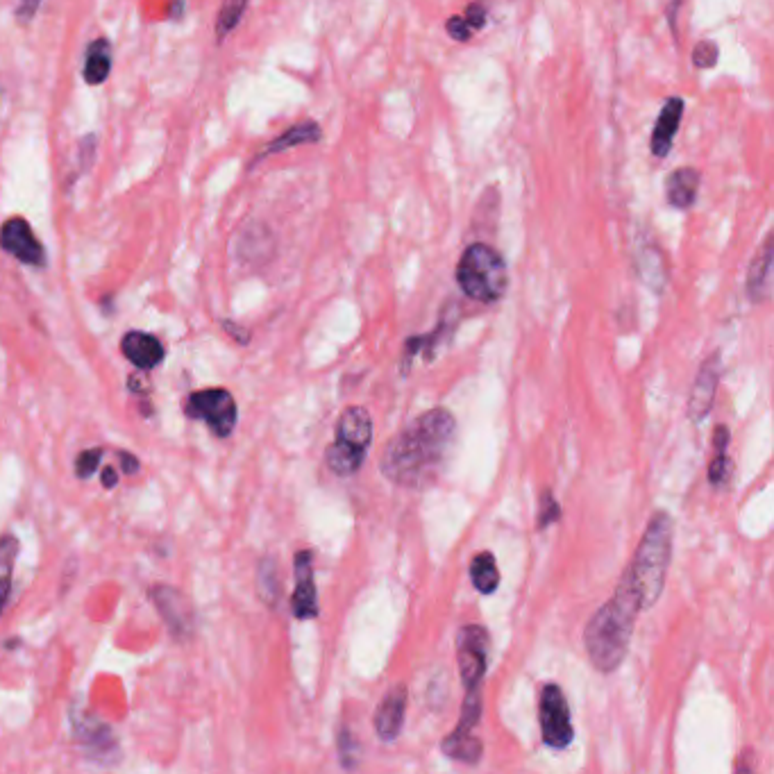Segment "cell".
<instances>
[{
  "mask_svg": "<svg viewBox=\"0 0 774 774\" xmlns=\"http://www.w3.org/2000/svg\"><path fill=\"white\" fill-rule=\"evenodd\" d=\"M457 436V420L448 409H432L386 443L382 475L407 489H423L439 477Z\"/></svg>",
  "mask_w": 774,
  "mask_h": 774,
  "instance_id": "obj_1",
  "label": "cell"
},
{
  "mask_svg": "<svg viewBox=\"0 0 774 774\" xmlns=\"http://www.w3.org/2000/svg\"><path fill=\"white\" fill-rule=\"evenodd\" d=\"M643 611V602L638 597L634 584L627 575H622L620 584L611 600L588 620L584 632V645L593 666L600 672H613L629 652L634 625L638 613Z\"/></svg>",
  "mask_w": 774,
  "mask_h": 774,
  "instance_id": "obj_2",
  "label": "cell"
},
{
  "mask_svg": "<svg viewBox=\"0 0 774 774\" xmlns=\"http://www.w3.org/2000/svg\"><path fill=\"white\" fill-rule=\"evenodd\" d=\"M672 557V520L668 513H654L647 525L643 541L638 545L632 566L625 570L634 584L643 609H652L666 586V575Z\"/></svg>",
  "mask_w": 774,
  "mask_h": 774,
  "instance_id": "obj_3",
  "label": "cell"
},
{
  "mask_svg": "<svg viewBox=\"0 0 774 774\" xmlns=\"http://www.w3.org/2000/svg\"><path fill=\"white\" fill-rule=\"evenodd\" d=\"M457 284L470 300L498 302L509 286L507 262L489 243L477 241L464 250L457 266Z\"/></svg>",
  "mask_w": 774,
  "mask_h": 774,
  "instance_id": "obj_4",
  "label": "cell"
},
{
  "mask_svg": "<svg viewBox=\"0 0 774 774\" xmlns=\"http://www.w3.org/2000/svg\"><path fill=\"white\" fill-rule=\"evenodd\" d=\"M184 414L205 420L216 436H230L237 425V402L225 389L196 391L184 402Z\"/></svg>",
  "mask_w": 774,
  "mask_h": 774,
  "instance_id": "obj_5",
  "label": "cell"
},
{
  "mask_svg": "<svg viewBox=\"0 0 774 774\" xmlns=\"http://www.w3.org/2000/svg\"><path fill=\"white\" fill-rule=\"evenodd\" d=\"M538 715H541L543 743L554 750H566L575 738V729H572L568 700L557 684L543 686Z\"/></svg>",
  "mask_w": 774,
  "mask_h": 774,
  "instance_id": "obj_6",
  "label": "cell"
},
{
  "mask_svg": "<svg viewBox=\"0 0 774 774\" xmlns=\"http://www.w3.org/2000/svg\"><path fill=\"white\" fill-rule=\"evenodd\" d=\"M457 659L466 691L479 688L486 675V659H489V632L479 625L461 629L457 638Z\"/></svg>",
  "mask_w": 774,
  "mask_h": 774,
  "instance_id": "obj_7",
  "label": "cell"
},
{
  "mask_svg": "<svg viewBox=\"0 0 774 774\" xmlns=\"http://www.w3.org/2000/svg\"><path fill=\"white\" fill-rule=\"evenodd\" d=\"M0 246L5 252H10L12 257L28 266H44L46 264V252L41 241L35 237L30 223L21 216H14L0 227Z\"/></svg>",
  "mask_w": 774,
  "mask_h": 774,
  "instance_id": "obj_8",
  "label": "cell"
},
{
  "mask_svg": "<svg viewBox=\"0 0 774 774\" xmlns=\"http://www.w3.org/2000/svg\"><path fill=\"white\" fill-rule=\"evenodd\" d=\"M405 713H407V686H395L391 688L382 704L375 711V734L380 736L384 743H391L400 736L402 725H405Z\"/></svg>",
  "mask_w": 774,
  "mask_h": 774,
  "instance_id": "obj_9",
  "label": "cell"
},
{
  "mask_svg": "<svg viewBox=\"0 0 774 774\" xmlns=\"http://www.w3.org/2000/svg\"><path fill=\"white\" fill-rule=\"evenodd\" d=\"M718 382H720V355H713L702 364L693 386L691 400H688V416H691V420H695V423H700V420L709 416L715 400V391H718Z\"/></svg>",
  "mask_w": 774,
  "mask_h": 774,
  "instance_id": "obj_10",
  "label": "cell"
},
{
  "mask_svg": "<svg viewBox=\"0 0 774 774\" xmlns=\"http://www.w3.org/2000/svg\"><path fill=\"white\" fill-rule=\"evenodd\" d=\"M293 616L300 620L316 618L318 597L314 584V568H311V552H300L296 557V591H293Z\"/></svg>",
  "mask_w": 774,
  "mask_h": 774,
  "instance_id": "obj_11",
  "label": "cell"
},
{
  "mask_svg": "<svg viewBox=\"0 0 774 774\" xmlns=\"http://www.w3.org/2000/svg\"><path fill=\"white\" fill-rule=\"evenodd\" d=\"M684 107H686L684 100H681L679 96H672L666 100V103H663L659 119H656V125H654L652 141H650L654 157L663 159V157L670 155L672 143H675L677 130H679V123H681V119H684Z\"/></svg>",
  "mask_w": 774,
  "mask_h": 774,
  "instance_id": "obj_12",
  "label": "cell"
},
{
  "mask_svg": "<svg viewBox=\"0 0 774 774\" xmlns=\"http://www.w3.org/2000/svg\"><path fill=\"white\" fill-rule=\"evenodd\" d=\"M121 350L125 359L134 364L137 368L150 370L157 364H162L164 359V346L155 339L153 334L146 332H128L121 341Z\"/></svg>",
  "mask_w": 774,
  "mask_h": 774,
  "instance_id": "obj_13",
  "label": "cell"
},
{
  "mask_svg": "<svg viewBox=\"0 0 774 774\" xmlns=\"http://www.w3.org/2000/svg\"><path fill=\"white\" fill-rule=\"evenodd\" d=\"M336 441L368 450L373 441V420L364 407H348L336 423Z\"/></svg>",
  "mask_w": 774,
  "mask_h": 774,
  "instance_id": "obj_14",
  "label": "cell"
},
{
  "mask_svg": "<svg viewBox=\"0 0 774 774\" xmlns=\"http://www.w3.org/2000/svg\"><path fill=\"white\" fill-rule=\"evenodd\" d=\"M700 171L693 166H684L672 171L666 180V200L675 209H691L700 193Z\"/></svg>",
  "mask_w": 774,
  "mask_h": 774,
  "instance_id": "obj_15",
  "label": "cell"
},
{
  "mask_svg": "<svg viewBox=\"0 0 774 774\" xmlns=\"http://www.w3.org/2000/svg\"><path fill=\"white\" fill-rule=\"evenodd\" d=\"M770 271H772V237L763 241V248L752 259L747 273V293L752 302H763L770 296Z\"/></svg>",
  "mask_w": 774,
  "mask_h": 774,
  "instance_id": "obj_16",
  "label": "cell"
},
{
  "mask_svg": "<svg viewBox=\"0 0 774 774\" xmlns=\"http://www.w3.org/2000/svg\"><path fill=\"white\" fill-rule=\"evenodd\" d=\"M323 137L321 132V125H318L316 121H302V123H296L291 125L289 130H286L284 134H280L275 141L268 143V146L259 153L257 159H264L268 155H277V153H284V150L289 148H296V146H307V143H318Z\"/></svg>",
  "mask_w": 774,
  "mask_h": 774,
  "instance_id": "obj_17",
  "label": "cell"
},
{
  "mask_svg": "<svg viewBox=\"0 0 774 774\" xmlns=\"http://www.w3.org/2000/svg\"><path fill=\"white\" fill-rule=\"evenodd\" d=\"M636 271L641 275V280L656 293H661L668 282L666 262H663L661 250L652 246V243H645V246L636 252Z\"/></svg>",
  "mask_w": 774,
  "mask_h": 774,
  "instance_id": "obj_18",
  "label": "cell"
},
{
  "mask_svg": "<svg viewBox=\"0 0 774 774\" xmlns=\"http://www.w3.org/2000/svg\"><path fill=\"white\" fill-rule=\"evenodd\" d=\"M327 466H330V470L334 475L339 477H350L355 475L357 470L361 468V464H364L366 459V450H359L355 448V445H348V443H341L336 441L327 448Z\"/></svg>",
  "mask_w": 774,
  "mask_h": 774,
  "instance_id": "obj_19",
  "label": "cell"
},
{
  "mask_svg": "<svg viewBox=\"0 0 774 774\" xmlns=\"http://www.w3.org/2000/svg\"><path fill=\"white\" fill-rule=\"evenodd\" d=\"M112 71V46L105 37L96 39L87 48V60H84V80L89 84H103Z\"/></svg>",
  "mask_w": 774,
  "mask_h": 774,
  "instance_id": "obj_20",
  "label": "cell"
},
{
  "mask_svg": "<svg viewBox=\"0 0 774 774\" xmlns=\"http://www.w3.org/2000/svg\"><path fill=\"white\" fill-rule=\"evenodd\" d=\"M470 577H473V584L479 593L484 595L495 593V588L500 586V572H498V566H495V559L491 552L477 554L473 563H470Z\"/></svg>",
  "mask_w": 774,
  "mask_h": 774,
  "instance_id": "obj_21",
  "label": "cell"
},
{
  "mask_svg": "<svg viewBox=\"0 0 774 774\" xmlns=\"http://www.w3.org/2000/svg\"><path fill=\"white\" fill-rule=\"evenodd\" d=\"M441 750L454 761L477 763L482 756V743L473 734H454L452 731L450 736H445Z\"/></svg>",
  "mask_w": 774,
  "mask_h": 774,
  "instance_id": "obj_22",
  "label": "cell"
},
{
  "mask_svg": "<svg viewBox=\"0 0 774 774\" xmlns=\"http://www.w3.org/2000/svg\"><path fill=\"white\" fill-rule=\"evenodd\" d=\"M250 0H225L221 12H218L216 19V37L218 41H223L230 32L237 28L239 21L243 19V14L248 10Z\"/></svg>",
  "mask_w": 774,
  "mask_h": 774,
  "instance_id": "obj_23",
  "label": "cell"
},
{
  "mask_svg": "<svg viewBox=\"0 0 774 774\" xmlns=\"http://www.w3.org/2000/svg\"><path fill=\"white\" fill-rule=\"evenodd\" d=\"M718 57H720L718 44L711 39H704L693 48V64L697 69H713V66L718 64Z\"/></svg>",
  "mask_w": 774,
  "mask_h": 774,
  "instance_id": "obj_24",
  "label": "cell"
},
{
  "mask_svg": "<svg viewBox=\"0 0 774 774\" xmlns=\"http://www.w3.org/2000/svg\"><path fill=\"white\" fill-rule=\"evenodd\" d=\"M729 475H731V461L727 457V452H715V459L711 461V468H709L711 484L713 486L727 484Z\"/></svg>",
  "mask_w": 774,
  "mask_h": 774,
  "instance_id": "obj_25",
  "label": "cell"
},
{
  "mask_svg": "<svg viewBox=\"0 0 774 774\" xmlns=\"http://www.w3.org/2000/svg\"><path fill=\"white\" fill-rule=\"evenodd\" d=\"M559 516H561L559 502L552 498L550 491H545L541 502V513H538V529H545L550 523H554V520H559Z\"/></svg>",
  "mask_w": 774,
  "mask_h": 774,
  "instance_id": "obj_26",
  "label": "cell"
},
{
  "mask_svg": "<svg viewBox=\"0 0 774 774\" xmlns=\"http://www.w3.org/2000/svg\"><path fill=\"white\" fill-rule=\"evenodd\" d=\"M100 459H103V450H87L78 457V464H75V470H78L80 479H87L94 475V470L98 468Z\"/></svg>",
  "mask_w": 774,
  "mask_h": 774,
  "instance_id": "obj_27",
  "label": "cell"
},
{
  "mask_svg": "<svg viewBox=\"0 0 774 774\" xmlns=\"http://www.w3.org/2000/svg\"><path fill=\"white\" fill-rule=\"evenodd\" d=\"M445 30L457 41H470V37H473V28H470L464 16H450V19L445 21Z\"/></svg>",
  "mask_w": 774,
  "mask_h": 774,
  "instance_id": "obj_28",
  "label": "cell"
},
{
  "mask_svg": "<svg viewBox=\"0 0 774 774\" xmlns=\"http://www.w3.org/2000/svg\"><path fill=\"white\" fill-rule=\"evenodd\" d=\"M464 19L468 21L470 28H473V32L482 30L484 25H486V7H484L482 3L468 5V10H466V14H464Z\"/></svg>",
  "mask_w": 774,
  "mask_h": 774,
  "instance_id": "obj_29",
  "label": "cell"
},
{
  "mask_svg": "<svg viewBox=\"0 0 774 774\" xmlns=\"http://www.w3.org/2000/svg\"><path fill=\"white\" fill-rule=\"evenodd\" d=\"M12 563H14V557L5 559L3 563H0V611H3L5 602H7V595H10V572H12Z\"/></svg>",
  "mask_w": 774,
  "mask_h": 774,
  "instance_id": "obj_30",
  "label": "cell"
},
{
  "mask_svg": "<svg viewBox=\"0 0 774 774\" xmlns=\"http://www.w3.org/2000/svg\"><path fill=\"white\" fill-rule=\"evenodd\" d=\"M94 157H96V137L94 134H87V137L80 141V166L89 168L91 162H94Z\"/></svg>",
  "mask_w": 774,
  "mask_h": 774,
  "instance_id": "obj_31",
  "label": "cell"
},
{
  "mask_svg": "<svg viewBox=\"0 0 774 774\" xmlns=\"http://www.w3.org/2000/svg\"><path fill=\"white\" fill-rule=\"evenodd\" d=\"M41 3H44V0H19V10H16V19H19L21 23H28L32 16L37 14Z\"/></svg>",
  "mask_w": 774,
  "mask_h": 774,
  "instance_id": "obj_32",
  "label": "cell"
},
{
  "mask_svg": "<svg viewBox=\"0 0 774 774\" xmlns=\"http://www.w3.org/2000/svg\"><path fill=\"white\" fill-rule=\"evenodd\" d=\"M727 443H729V429L725 425L715 427V434H713L715 452H727Z\"/></svg>",
  "mask_w": 774,
  "mask_h": 774,
  "instance_id": "obj_33",
  "label": "cell"
},
{
  "mask_svg": "<svg viewBox=\"0 0 774 774\" xmlns=\"http://www.w3.org/2000/svg\"><path fill=\"white\" fill-rule=\"evenodd\" d=\"M121 459H123V470H125V473H137V459H134V457H128V454H125V452H121Z\"/></svg>",
  "mask_w": 774,
  "mask_h": 774,
  "instance_id": "obj_34",
  "label": "cell"
},
{
  "mask_svg": "<svg viewBox=\"0 0 774 774\" xmlns=\"http://www.w3.org/2000/svg\"><path fill=\"white\" fill-rule=\"evenodd\" d=\"M103 484H105V489H114V486H116V473H114L112 468H107V470H105Z\"/></svg>",
  "mask_w": 774,
  "mask_h": 774,
  "instance_id": "obj_35",
  "label": "cell"
},
{
  "mask_svg": "<svg viewBox=\"0 0 774 774\" xmlns=\"http://www.w3.org/2000/svg\"><path fill=\"white\" fill-rule=\"evenodd\" d=\"M679 7H681V0H672V5H670V10H668V19H670L672 28H675V23H677V10H679Z\"/></svg>",
  "mask_w": 774,
  "mask_h": 774,
  "instance_id": "obj_36",
  "label": "cell"
}]
</instances>
